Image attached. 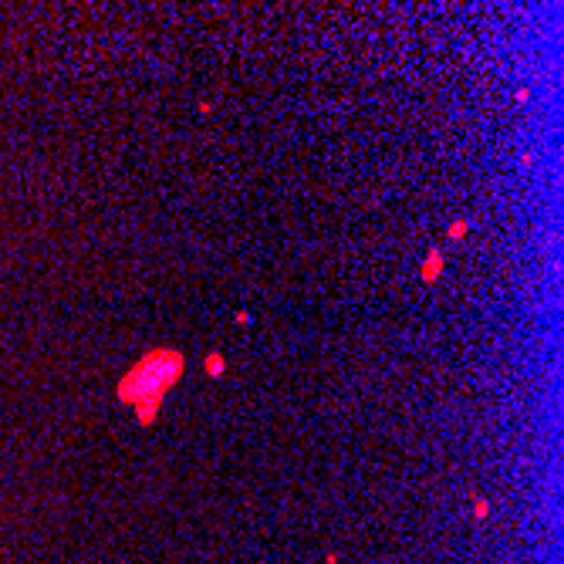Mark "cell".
Returning a JSON list of instances; mask_svg holds the SVG:
<instances>
[{
	"label": "cell",
	"mask_w": 564,
	"mask_h": 564,
	"mask_svg": "<svg viewBox=\"0 0 564 564\" xmlns=\"http://www.w3.org/2000/svg\"><path fill=\"white\" fill-rule=\"evenodd\" d=\"M186 372V358L176 348H152L142 355V362H135L119 382V399L122 402H142V399H155L162 402L166 392L183 379Z\"/></svg>",
	"instance_id": "cell-1"
},
{
	"label": "cell",
	"mask_w": 564,
	"mask_h": 564,
	"mask_svg": "<svg viewBox=\"0 0 564 564\" xmlns=\"http://www.w3.org/2000/svg\"><path fill=\"white\" fill-rule=\"evenodd\" d=\"M439 274H443V254H439V250L433 247V250L426 254V264H422V281L433 284Z\"/></svg>",
	"instance_id": "cell-2"
},
{
	"label": "cell",
	"mask_w": 564,
	"mask_h": 564,
	"mask_svg": "<svg viewBox=\"0 0 564 564\" xmlns=\"http://www.w3.org/2000/svg\"><path fill=\"white\" fill-rule=\"evenodd\" d=\"M159 405H162V402H155V399H142V402H135V416H139V422H142V426H152V419H155V412H159Z\"/></svg>",
	"instance_id": "cell-3"
},
{
	"label": "cell",
	"mask_w": 564,
	"mask_h": 564,
	"mask_svg": "<svg viewBox=\"0 0 564 564\" xmlns=\"http://www.w3.org/2000/svg\"><path fill=\"white\" fill-rule=\"evenodd\" d=\"M203 368H206V375H210V379H220V375L226 372V358L220 352H210V355H206V362H203Z\"/></svg>",
	"instance_id": "cell-4"
},
{
	"label": "cell",
	"mask_w": 564,
	"mask_h": 564,
	"mask_svg": "<svg viewBox=\"0 0 564 564\" xmlns=\"http://www.w3.org/2000/svg\"><path fill=\"white\" fill-rule=\"evenodd\" d=\"M466 230H470L466 220H453V223H450V240H459V237H466Z\"/></svg>",
	"instance_id": "cell-5"
},
{
	"label": "cell",
	"mask_w": 564,
	"mask_h": 564,
	"mask_svg": "<svg viewBox=\"0 0 564 564\" xmlns=\"http://www.w3.org/2000/svg\"><path fill=\"white\" fill-rule=\"evenodd\" d=\"M487 510H490V507H487V500H476V507H473V514H476V517H487Z\"/></svg>",
	"instance_id": "cell-6"
},
{
	"label": "cell",
	"mask_w": 564,
	"mask_h": 564,
	"mask_svg": "<svg viewBox=\"0 0 564 564\" xmlns=\"http://www.w3.org/2000/svg\"><path fill=\"white\" fill-rule=\"evenodd\" d=\"M234 321H237V324H250V315H247V311H243V307H240V311H237V315H234Z\"/></svg>",
	"instance_id": "cell-7"
}]
</instances>
